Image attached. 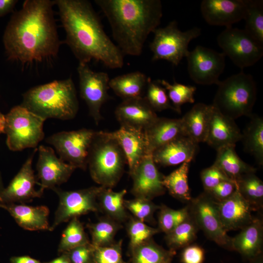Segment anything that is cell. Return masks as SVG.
Returning <instances> with one entry per match:
<instances>
[{
	"mask_svg": "<svg viewBox=\"0 0 263 263\" xmlns=\"http://www.w3.org/2000/svg\"><path fill=\"white\" fill-rule=\"evenodd\" d=\"M54 5V0H27L12 15L3 37L8 59L24 64L56 56L61 41Z\"/></svg>",
	"mask_w": 263,
	"mask_h": 263,
	"instance_id": "6da1fadb",
	"label": "cell"
},
{
	"mask_svg": "<svg viewBox=\"0 0 263 263\" xmlns=\"http://www.w3.org/2000/svg\"><path fill=\"white\" fill-rule=\"evenodd\" d=\"M66 32L65 42L79 63L100 62L110 69L121 68L124 55L104 31L91 3L85 0H56Z\"/></svg>",
	"mask_w": 263,
	"mask_h": 263,
	"instance_id": "7a4b0ae2",
	"label": "cell"
},
{
	"mask_svg": "<svg viewBox=\"0 0 263 263\" xmlns=\"http://www.w3.org/2000/svg\"><path fill=\"white\" fill-rule=\"evenodd\" d=\"M110 25L113 38L124 56H139L148 36L163 16L159 0H95Z\"/></svg>",
	"mask_w": 263,
	"mask_h": 263,
	"instance_id": "3957f363",
	"label": "cell"
},
{
	"mask_svg": "<svg viewBox=\"0 0 263 263\" xmlns=\"http://www.w3.org/2000/svg\"><path fill=\"white\" fill-rule=\"evenodd\" d=\"M20 105L45 121L72 119L78 110L76 92L71 77L31 88L23 94Z\"/></svg>",
	"mask_w": 263,
	"mask_h": 263,
	"instance_id": "277c9868",
	"label": "cell"
},
{
	"mask_svg": "<svg viewBox=\"0 0 263 263\" xmlns=\"http://www.w3.org/2000/svg\"><path fill=\"white\" fill-rule=\"evenodd\" d=\"M126 163L125 155L111 132L95 131L87 158L92 178L102 187H112L120 179Z\"/></svg>",
	"mask_w": 263,
	"mask_h": 263,
	"instance_id": "5b68a950",
	"label": "cell"
},
{
	"mask_svg": "<svg viewBox=\"0 0 263 263\" xmlns=\"http://www.w3.org/2000/svg\"><path fill=\"white\" fill-rule=\"evenodd\" d=\"M212 106L233 120L250 117L257 99V87L253 76L243 71L220 81Z\"/></svg>",
	"mask_w": 263,
	"mask_h": 263,
	"instance_id": "8992f818",
	"label": "cell"
},
{
	"mask_svg": "<svg viewBox=\"0 0 263 263\" xmlns=\"http://www.w3.org/2000/svg\"><path fill=\"white\" fill-rule=\"evenodd\" d=\"M5 117L6 144L10 150L36 149L44 139L45 120L21 105L12 108Z\"/></svg>",
	"mask_w": 263,
	"mask_h": 263,
	"instance_id": "52a82bcc",
	"label": "cell"
},
{
	"mask_svg": "<svg viewBox=\"0 0 263 263\" xmlns=\"http://www.w3.org/2000/svg\"><path fill=\"white\" fill-rule=\"evenodd\" d=\"M153 33L154 38L150 45L152 60L164 59L177 66L187 56L189 42L201 35V30L194 27L182 32L173 20L164 27L157 28Z\"/></svg>",
	"mask_w": 263,
	"mask_h": 263,
	"instance_id": "ba28073f",
	"label": "cell"
},
{
	"mask_svg": "<svg viewBox=\"0 0 263 263\" xmlns=\"http://www.w3.org/2000/svg\"><path fill=\"white\" fill-rule=\"evenodd\" d=\"M188 203L189 216L198 229L202 230L207 238L218 245L233 250L232 238L223 226L217 202L204 191Z\"/></svg>",
	"mask_w": 263,
	"mask_h": 263,
	"instance_id": "9c48e42d",
	"label": "cell"
},
{
	"mask_svg": "<svg viewBox=\"0 0 263 263\" xmlns=\"http://www.w3.org/2000/svg\"><path fill=\"white\" fill-rule=\"evenodd\" d=\"M217 42L225 56L242 69L254 65L263 56V45L244 29L226 27L218 35Z\"/></svg>",
	"mask_w": 263,
	"mask_h": 263,
	"instance_id": "30bf717a",
	"label": "cell"
},
{
	"mask_svg": "<svg viewBox=\"0 0 263 263\" xmlns=\"http://www.w3.org/2000/svg\"><path fill=\"white\" fill-rule=\"evenodd\" d=\"M95 131L86 128L62 131L47 137L45 141L53 146L59 158L76 168L86 169L89 149Z\"/></svg>",
	"mask_w": 263,
	"mask_h": 263,
	"instance_id": "8fae6325",
	"label": "cell"
},
{
	"mask_svg": "<svg viewBox=\"0 0 263 263\" xmlns=\"http://www.w3.org/2000/svg\"><path fill=\"white\" fill-rule=\"evenodd\" d=\"M103 187H91L76 190H63L57 187L53 189L57 195L59 203L49 231L59 225L78 216L97 210L96 198Z\"/></svg>",
	"mask_w": 263,
	"mask_h": 263,
	"instance_id": "7c38bea8",
	"label": "cell"
},
{
	"mask_svg": "<svg viewBox=\"0 0 263 263\" xmlns=\"http://www.w3.org/2000/svg\"><path fill=\"white\" fill-rule=\"evenodd\" d=\"M77 70L80 96L88 106L89 114L97 125L102 118L101 107L109 98V75L103 72L93 71L87 63H79Z\"/></svg>",
	"mask_w": 263,
	"mask_h": 263,
	"instance_id": "4fadbf2b",
	"label": "cell"
},
{
	"mask_svg": "<svg viewBox=\"0 0 263 263\" xmlns=\"http://www.w3.org/2000/svg\"><path fill=\"white\" fill-rule=\"evenodd\" d=\"M186 57L188 73L194 82L203 85L219 84L225 66L223 53L198 45Z\"/></svg>",
	"mask_w": 263,
	"mask_h": 263,
	"instance_id": "5bb4252c",
	"label": "cell"
},
{
	"mask_svg": "<svg viewBox=\"0 0 263 263\" xmlns=\"http://www.w3.org/2000/svg\"><path fill=\"white\" fill-rule=\"evenodd\" d=\"M38 157L36 165L37 178L43 193L45 189L53 190L66 182L76 168L57 157L53 149L40 145L38 148Z\"/></svg>",
	"mask_w": 263,
	"mask_h": 263,
	"instance_id": "9a60e30c",
	"label": "cell"
},
{
	"mask_svg": "<svg viewBox=\"0 0 263 263\" xmlns=\"http://www.w3.org/2000/svg\"><path fill=\"white\" fill-rule=\"evenodd\" d=\"M37 151V148L34 149L18 173L8 186L4 188L0 196V205L24 204L41 197L43 193L35 188L36 184L38 182L32 168L33 159Z\"/></svg>",
	"mask_w": 263,
	"mask_h": 263,
	"instance_id": "2e32d148",
	"label": "cell"
},
{
	"mask_svg": "<svg viewBox=\"0 0 263 263\" xmlns=\"http://www.w3.org/2000/svg\"><path fill=\"white\" fill-rule=\"evenodd\" d=\"M200 9L208 24L228 27L244 19L246 0H204Z\"/></svg>",
	"mask_w": 263,
	"mask_h": 263,
	"instance_id": "e0dca14e",
	"label": "cell"
},
{
	"mask_svg": "<svg viewBox=\"0 0 263 263\" xmlns=\"http://www.w3.org/2000/svg\"><path fill=\"white\" fill-rule=\"evenodd\" d=\"M131 175L133 179L132 192L137 197L150 199L164 193V176L158 171L152 154L146 155Z\"/></svg>",
	"mask_w": 263,
	"mask_h": 263,
	"instance_id": "ac0fdd59",
	"label": "cell"
},
{
	"mask_svg": "<svg viewBox=\"0 0 263 263\" xmlns=\"http://www.w3.org/2000/svg\"><path fill=\"white\" fill-rule=\"evenodd\" d=\"M115 115L120 125L144 131L158 118L155 111L143 97L123 100L116 108Z\"/></svg>",
	"mask_w": 263,
	"mask_h": 263,
	"instance_id": "d6986e66",
	"label": "cell"
},
{
	"mask_svg": "<svg viewBox=\"0 0 263 263\" xmlns=\"http://www.w3.org/2000/svg\"><path fill=\"white\" fill-rule=\"evenodd\" d=\"M217 204L222 225L226 232L242 229L254 218L252 215L254 209L237 189L230 197Z\"/></svg>",
	"mask_w": 263,
	"mask_h": 263,
	"instance_id": "ffe728a7",
	"label": "cell"
},
{
	"mask_svg": "<svg viewBox=\"0 0 263 263\" xmlns=\"http://www.w3.org/2000/svg\"><path fill=\"white\" fill-rule=\"evenodd\" d=\"M121 147L126 158L130 174L141 161L151 154L144 130L121 125L117 130L111 132Z\"/></svg>",
	"mask_w": 263,
	"mask_h": 263,
	"instance_id": "44dd1931",
	"label": "cell"
},
{
	"mask_svg": "<svg viewBox=\"0 0 263 263\" xmlns=\"http://www.w3.org/2000/svg\"><path fill=\"white\" fill-rule=\"evenodd\" d=\"M242 138V133L234 120L213 107L206 142L217 150L225 146L235 145Z\"/></svg>",
	"mask_w": 263,
	"mask_h": 263,
	"instance_id": "7402d4cb",
	"label": "cell"
},
{
	"mask_svg": "<svg viewBox=\"0 0 263 263\" xmlns=\"http://www.w3.org/2000/svg\"><path fill=\"white\" fill-rule=\"evenodd\" d=\"M198 150V144L186 136L179 137L157 149L152 153L155 164L172 166L190 162Z\"/></svg>",
	"mask_w": 263,
	"mask_h": 263,
	"instance_id": "603a6c76",
	"label": "cell"
},
{
	"mask_svg": "<svg viewBox=\"0 0 263 263\" xmlns=\"http://www.w3.org/2000/svg\"><path fill=\"white\" fill-rule=\"evenodd\" d=\"M0 208L7 210L17 224L29 231L49 230V209L45 206H31L24 204H1Z\"/></svg>",
	"mask_w": 263,
	"mask_h": 263,
	"instance_id": "cb8c5ba5",
	"label": "cell"
},
{
	"mask_svg": "<svg viewBox=\"0 0 263 263\" xmlns=\"http://www.w3.org/2000/svg\"><path fill=\"white\" fill-rule=\"evenodd\" d=\"M263 224L261 219L254 218L252 222L232 238V250L250 260L263 252Z\"/></svg>",
	"mask_w": 263,
	"mask_h": 263,
	"instance_id": "d4e9b609",
	"label": "cell"
},
{
	"mask_svg": "<svg viewBox=\"0 0 263 263\" xmlns=\"http://www.w3.org/2000/svg\"><path fill=\"white\" fill-rule=\"evenodd\" d=\"M212 109V105L198 103L181 118L185 135L198 144L206 142Z\"/></svg>",
	"mask_w": 263,
	"mask_h": 263,
	"instance_id": "484cf974",
	"label": "cell"
},
{
	"mask_svg": "<svg viewBox=\"0 0 263 263\" xmlns=\"http://www.w3.org/2000/svg\"><path fill=\"white\" fill-rule=\"evenodd\" d=\"M150 153L160 147L182 136H186L181 118L158 117L145 131Z\"/></svg>",
	"mask_w": 263,
	"mask_h": 263,
	"instance_id": "4316f807",
	"label": "cell"
},
{
	"mask_svg": "<svg viewBox=\"0 0 263 263\" xmlns=\"http://www.w3.org/2000/svg\"><path fill=\"white\" fill-rule=\"evenodd\" d=\"M235 145L223 147L217 150L213 165L230 180L235 182L242 175L255 173L256 169L243 161L237 154Z\"/></svg>",
	"mask_w": 263,
	"mask_h": 263,
	"instance_id": "83f0119b",
	"label": "cell"
},
{
	"mask_svg": "<svg viewBox=\"0 0 263 263\" xmlns=\"http://www.w3.org/2000/svg\"><path fill=\"white\" fill-rule=\"evenodd\" d=\"M148 78L143 73L136 71L110 79L109 87L123 100L142 97Z\"/></svg>",
	"mask_w": 263,
	"mask_h": 263,
	"instance_id": "f1b7e54d",
	"label": "cell"
},
{
	"mask_svg": "<svg viewBox=\"0 0 263 263\" xmlns=\"http://www.w3.org/2000/svg\"><path fill=\"white\" fill-rule=\"evenodd\" d=\"M250 121L242 133L246 151L255 158L257 164H263V119L256 114H252Z\"/></svg>",
	"mask_w": 263,
	"mask_h": 263,
	"instance_id": "f546056e",
	"label": "cell"
},
{
	"mask_svg": "<svg viewBox=\"0 0 263 263\" xmlns=\"http://www.w3.org/2000/svg\"><path fill=\"white\" fill-rule=\"evenodd\" d=\"M190 162H184L167 176H163L162 183L169 193L182 201L189 202L191 198L188 183Z\"/></svg>",
	"mask_w": 263,
	"mask_h": 263,
	"instance_id": "4dcf8cb0",
	"label": "cell"
},
{
	"mask_svg": "<svg viewBox=\"0 0 263 263\" xmlns=\"http://www.w3.org/2000/svg\"><path fill=\"white\" fill-rule=\"evenodd\" d=\"M237 189L254 210L263 206V183L255 173L242 175L235 181Z\"/></svg>",
	"mask_w": 263,
	"mask_h": 263,
	"instance_id": "1f68e13d",
	"label": "cell"
},
{
	"mask_svg": "<svg viewBox=\"0 0 263 263\" xmlns=\"http://www.w3.org/2000/svg\"><path fill=\"white\" fill-rule=\"evenodd\" d=\"M244 19V30L263 45V2L261 0H246V10Z\"/></svg>",
	"mask_w": 263,
	"mask_h": 263,
	"instance_id": "d6a6232c",
	"label": "cell"
},
{
	"mask_svg": "<svg viewBox=\"0 0 263 263\" xmlns=\"http://www.w3.org/2000/svg\"><path fill=\"white\" fill-rule=\"evenodd\" d=\"M198 230L196 225L189 216L186 220L167 234L166 241L170 250L175 251L191 244L197 237Z\"/></svg>",
	"mask_w": 263,
	"mask_h": 263,
	"instance_id": "836d02e7",
	"label": "cell"
},
{
	"mask_svg": "<svg viewBox=\"0 0 263 263\" xmlns=\"http://www.w3.org/2000/svg\"><path fill=\"white\" fill-rule=\"evenodd\" d=\"M174 250H166L152 242H145L133 249L131 263H162L172 258Z\"/></svg>",
	"mask_w": 263,
	"mask_h": 263,
	"instance_id": "e575fe53",
	"label": "cell"
},
{
	"mask_svg": "<svg viewBox=\"0 0 263 263\" xmlns=\"http://www.w3.org/2000/svg\"><path fill=\"white\" fill-rule=\"evenodd\" d=\"M87 244L89 242L83 226L77 218H75L70 220L62 232L58 251L63 253Z\"/></svg>",
	"mask_w": 263,
	"mask_h": 263,
	"instance_id": "d590c367",
	"label": "cell"
},
{
	"mask_svg": "<svg viewBox=\"0 0 263 263\" xmlns=\"http://www.w3.org/2000/svg\"><path fill=\"white\" fill-rule=\"evenodd\" d=\"M157 81L166 89L171 104L176 112L181 113V107L183 104L194 102V95L196 90L195 86L177 83L175 80L172 84L164 79Z\"/></svg>",
	"mask_w": 263,
	"mask_h": 263,
	"instance_id": "8d00e7d4",
	"label": "cell"
},
{
	"mask_svg": "<svg viewBox=\"0 0 263 263\" xmlns=\"http://www.w3.org/2000/svg\"><path fill=\"white\" fill-rule=\"evenodd\" d=\"M126 190L114 192L110 189L103 188L98 196L104 209L113 217L121 219L125 215L124 208V197Z\"/></svg>",
	"mask_w": 263,
	"mask_h": 263,
	"instance_id": "74e56055",
	"label": "cell"
},
{
	"mask_svg": "<svg viewBox=\"0 0 263 263\" xmlns=\"http://www.w3.org/2000/svg\"><path fill=\"white\" fill-rule=\"evenodd\" d=\"M145 98L155 111L161 112L167 109L175 111L166 89L157 80L152 81L150 78H148Z\"/></svg>",
	"mask_w": 263,
	"mask_h": 263,
	"instance_id": "f35d334b",
	"label": "cell"
},
{
	"mask_svg": "<svg viewBox=\"0 0 263 263\" xmlns=\"http://www.w3.org/2000/svg\"><path fill=\"white\" fill-rule=\"evenodd\" d=\"M189 216L188 206L177 210L163 207L159 216L160 228L167 234L186 220Z\"/></svg>",
	"mask_w": 263,
	"mask_h": 263,
	"instance_id": "ab89813d",
	"label": "cell"
},
{
	"mask_svg": "<svg viewBox=\"0 0 263 263\" xmlns=\"http://www.w3.org/2000/svg\"><path fill=\"white\" fill-rule=\"evenodd\" d=\"M115 225L106 221H100L90 225L94 246H104L111 243L115 232Z\"/></svg>",
	"mask_w": 263,
	"mask_h": 263,
	"instance_id": "60d3db41",
	"label": "cell"
},
{
	"mask_svg": "<svg viewBox=\"0 0 263 263\" xmlns=\"http://www.w3.org/2000/svg\"><path fill=\"white\" fill-rule=\"evenodd\" d=\"M158 231L157 229L149 226L139 220L132 221L129 227L132 247L133 249L144 244Z\"/></svg>",
	"mask_w": 263,
	"mask_h": 263,
	"instance_id": "b9f144b4",
	"label": "cell"
},
{
	"mask_svg": "<svg viewBox=\"0 0 263 263\" xmlns=\"http://www.w3.org/2000/svg\"><path fill=\"white\" fill-rule=\"evenodd\" d=\"M120 246V244L93 246V259L94 263H125L122 259Z\"/></svg>",
	"mask_w": 263,
	"mask_h": 263,
	"instance_id": "7bdbcfd3",
	"label": "cell"
},
{
	"mask_svg": "<svg viewBox=\"0 0 263 263\" xmlns=\"http://www.w3.org/2000/svg\"><path fill=\"white\" fill-rule=\"evenodd\" d=\"M125 205L142 222L150 218L157 208L149 199L138 197L126 202Z\"/></svg>",
	"mask_w": 263,
	"mask_h": 263,
	"instance_id": "ee69618b",
	"label": "cell"
},
{
	"mask_svg": "<svg viewBox=\"0 0 263 263\" xmlns=\"http://www.w3.org/2000/svg\"><path fill=\"white\" fill-rule=\"evenodd\" d=\"M200 177L204 191L214 188L222 182L231 180L213 164L203 169Z\"/></svg>",
	"mask_w": 263,
	"mask_h": 263,
	"instance_id": "f6af8a7d",
	"label": "cell"
},
{
	"mask_svg": "<svg viewBox=\"0 0 263 263\" xmlns=\"http://www.w3.org/2000/svg\"><path fill=\"white\" fill-rule=\"evenodd\" d=\"M237 190L235 182L232 180L221 182L214 188L204 191L217 202H220L230 197Z\"/></svg>",
	"mask_w": 263,
	"mask_h": 263,
	"instance_id": "bcb514c9",
	"label": "cell"
},
{
	"mask_svg": "<svg viewBox=\"0 0 263 263\" xmlns=\"http://www.w3.org/2000/svg\"><path fill=\"white\" fill-rule=\"evenodd\" d=\"M183 249L181 254L182 263H203L205 251L202 247L191 244Z\"/></svg>",
	"mask_w": 263,
	"mask_h": 263,
	"instance_id": "7dc6e473",
	"label": "cell"
},
{
	"mask_svg": "<svg viewBox=\"0 0 263 263\" xmlns=\"http://www.w3.org/2000/svg\"><path fill=\"white\" fill-rule=\"evenodd\" d=\"M94 247L87 244L76 247L65 252L68 254L71 263H90L93 258Z\"/></svg>",
	"mask_w": 263,
	"mask_h": 263,
	"instance_id": "c3c4849f",
	"label": "cell"
},
{
	"mask_svg": "<svg viewBox=\"0 0 263 263\" xmlns=\"http://www.w3.org/2000/svg\"><path fill=\"white\" fill-rule=\"evenodd\" d=\"M18 1L17 0H0V17L11 12Z\"/></svg>",
	"mask_w": 263,
	"mask_h": 263,
	"instance_id": "681fc988",
	"label": "cell"
},
{
	"mask_svg": "<svg viewBox=\"0 0 263 263\" xmlns=\"http://www.w3.org/2000/svg\"><path fill=\"white\" fill-rule=\"evenodd\" d=\"M10 261L11 263H42L39 261L28 256L13 257Z\"/></svg>",
	"mask_w": 263,
	"mask_h": 263,
	"instance_id": "f907efd6",
	"label": "cell"
},
{
	"mask_svg": "<svg viewBox=\"0 0 263 263\" xmlns=\"http://www.w3.org/2000/svg\"><path fill=\"white\" fill-rule=\"evenodd\" d=\"M47 263H71L67 253H63L60 256Z\"/></svg>",
	"mask_w": 263,
	"mask_h": 263,
	"instance_id": "816d5d0a",
	"label": "cell"
},
{
	"mask_svg": "<svg viewBox=\"0 0 263 263\" xmlns=\"http://www.w3.org/2000/svg\"><path fill=\"white\" fill-rule=\"evenodd\" d=\"M5 123V115L3 114L0 111V135L1 133H4Z\"/></svg>",
	"mask_w": 263,
	"mask_h": 263,
	"instance_id": "f5cc1de1",
	"label": "cell"
},
{
	"mask_svg": "<svg viewBox=\"0 0 263 263\" xmlns=\"http://www.w3.org/2000/svg\"><path fill=\"white\" fill-rule=\"evenodd\" d=\"M249 263H263V252L249 260Z\"/></svg>",
	"mask_w": 263,
	"mask_h": 263,
	"instance_id": "db71d44e",
	"label": "cell"
},
{
	"mask_svg": "<svg viewBox=\"0 0 263 263\" xmlns=\"http://www.w3.org/2000/svg\"><path fill=\"white\" fill-rule=\"evenodd\" d=\"M4 188V187L3 185L2 177L1 176V172L0 171V198L1 193L2 191L3 190Z\"/></svg>",
	"mask_w": 263,
	"mask_h": 263,
	"instance_id": "11a10c76",
	"label": "cell"
},
{
	"mask_svg": "<svg viewBox=\"0 0 263 263\" xmlns=\"http://www.w3.org/2000/svg\"><path fill=\"white\" fill-rule=\"evenodd\" d=\"M172 258H170L165 261L162 263H170Z\"/></svg>",
	"mask_w": 263,
	"mask_h": 263,
	"instance_id": "9f6ffc18",
	"label": "cell"
}]
</instances>
